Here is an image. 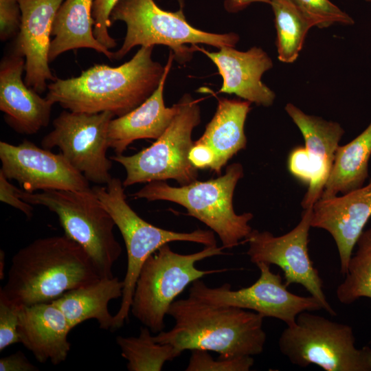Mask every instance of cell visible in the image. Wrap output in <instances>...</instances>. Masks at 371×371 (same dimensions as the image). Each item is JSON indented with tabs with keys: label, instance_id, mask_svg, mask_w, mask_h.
<instances>
[{
	"label": "cell",
	"instance_id": "cell-1",
	"mask_svg": "<svg viewBox=\"0 0 371 371\" xmlns=\"http://www.w3.org/2000/svg\"><path fill=\"white\" fill-rule=\"evenodd\" d=\"M154 47H141L118 67L95 64L78 76L56 78L48 84L45 98L73 112L109 111L122 116L144 102L159 86L165 66L152 58Z\"/></svg>",
	"mask_w": 371,
	"mask_h": 371
},
{
	"label": "cell",
	"instance_id": "cell-2",
	"mask_svg": "<svg viewBox=\"0 0 371 371\" xmlns=\"http://www.w3.org/2000/svg\"><path fill=\"white\" fill-rule=\"evenodd\" d=\"M101 278L91 258L66 235L34 240L12 257L3 296L19 306L53 301Z\"/></svg>",
	"mask_w": 371,
	"mask_h": 371
},
{
	"label": "cell",
	"instance_id": "cell-3",
	"mask_svg": "<svg viewBox=\"0 0 371 371\" xmlns=\"http://www.w3.org/2000/svg\"><path fill=\"white\" fill-rule=\"evenodd\" d=\"M168 315L172 328L154 336L181 355L186 350L212 351L225 357L253 356L263 352L266 333L264 317L256 312L209 304L195 297L175 300Z\"/></svg>",
	"mask_w": 371,
	"mask_h": 371
},
{
	"label": "cell",
	"instance_id": "cell-4",
	"mask_svg": "<svg viewBox=\"0 0 371 371\" xmlns=\"http://www.w3.org/2000/svg\"><path fill=\"white\" fill-rule=\"evenodd\" d=\"M111 23L121 21L126 33L120 48L114 52V60H120L136 46L166 45L171 49L179 63L189 61L196 44L221 48L234 47L239 41L234 32L216 34L199 30L190 24L184 15L183 4L176 12L159 8L154 0H120L113 9Z\"/></svg>",
	"mask_w": 371,
	"mask_h": 371
},
{
	"label": "cell",
	"instance_id": "cell-5",
	"mask_svg": "<svg viewBox=\"0 0 371 371\" xmlns=\"http://www.w3.org/2000/svg\"><path fill=\"white\" fill-rule=\"evenodd\" d=\"M244 175L240 163L229 165L225 175L204 181L197 179L191 183L172 187L164 181L147 184L132 196L148 201H168L184 207L188 214L203 222L218 234L224 248L237 246L252 232L249 222L251 212L237 214L232 199L238 181Z\"/></svg>",
	"mask_w": 371,
	"mask_h": 371
},
{
	"label": "cell",
	"instance_id": "cell-6",
	"mask_svg": "<svg viewBox=\"0 0 371 371\" xmlns=\"http://www.w3.org/2000/svg\"><path fill=\"white\" fill-rule=\"evenodd\" d=\"M91 188L118 227L127 252L122 302L113 317L112 330H114L122 326L128 317L139 273L152 254L164 245L174 241L193 242L204 246L216 245V241L212 230L198 229L192 232H177L148 223L128 204L124 187L118 178L112 177L105 186L98 185Z\"/></svg>",
	"mask_w": 371,
	"mask_h": 371
},
{
	"label": "cell",
	"instance_id": "cell-7",
	"mask_svg": "<svg viewBox=\"0 0 371 371\" xmlns=\"http://www.w3.org/2000/svg\"><path fill=\"white\" fill-rule=\"evenodd\" d=\"M21 198L47 207L58 216L65 235L88 254L101 278H113V267L122 254L113 229L115 224L92 188L83 191L62 190L28 192L19 188Z\"/></svg>",
	"mask_w": 371,
	"mask_h": 371
},
{
	"label": "cell",
	"instance_id": "cell-8",
	"mask_svg": "<svg viewBox=\"0 0 371 371\" xmlns=\"http://www.w3.org/2000/svg\"><path fill=\"white\" fill-rule=\"evenodd\" d=\"M224 247L205 246L200 251L180 254L165 244L152 254L143 264L133 295L131 311L151 333L164 330L165 316L184 289L206 275L224 269L201 270L197 262L222 255Z\"/></svg>",
	"mask_w": 371,
	"mask_h": 371
},
{
	"label": "cell",
	"instance_id": "cell-9",
	"mask_svg": "<svg viewBox=\"0 0 371 371\" xmlns=\"http://www.w3.org/2000/svg\"><path fill=\"white\" fill-rule=\"evenodd\" d=\"M310 312L300 313L279 337V349L291 363L315 364L326 371H371V348L355 346L350 326Z\"/></svg>",
	"mask_w": 371,
	"mask_h": 371
},
{
	"label": "cell",
	"instance_id": "cell-10",
	"mask_svg": "<svg viewBox=\"0 0 371 371\" xmlns=\"http://www.w3.org/2000/svg\"><path fill=\"white\" fill-rule=\"evenodd\" d=\"M179 109L164 133L150 146L130 156L116 155L110 159L121 164L126 176L124 188L139 183L176 180L181 186L196 180L198 172L189 160L194 144L193 129L201 122L198 101L185 94Z\"/></svg>",
	"mask_w": 371,
	"mask_h": 371
},
{
	"label": "cell",
	"instance_id": "cell-11",
	"mask_svg": "<svg viewBox=\"0 0 371 371\" xmlns=\"http://www.w3.org/2000/svg\"><path fill=\"white\" fill-rule=\"evenodd\" d=\"M114 117L109 111L87 113L65 110L54 120V128L42 139L41 146L49 150L58 147L89 181L106 185L112 179V160L107 157L108 128Z\"/></svg>",
	"mask_w": 371,
	"mask_h": 371
},
{
	"label": "cell",
	"instance_id": "cell-12",
	"mask_svg": "<svg viewBox=\"0 0 371 371\" xmlns=\"http://www.w3.org/2000/svg\"><path fill=\"white\" fill-rule=\"evenodd\" d=\"M256 265L260 277L247 287L232 290L225 283L211 288L199 279L192 283L189 295L214 305L252 310L264 317L282 320L286 326L293 325L302 312L323 309L314 297L300 296L288 291L281 276L273 273L269 265L260 262Z\"/></svg>",
	"mask_w": 371,
	"mask_h": 371
},
{
	"label": "cell",
	"instance_id": "cell-13",
	"mask_svg": "<svg viewBox=\"0 0 371 371\" xmlns=\"http://www.w3.org/2000/svg\"><path fill=\"white\" fill-rule=\"evenodd\" d=\"M312 207L304 209L301 220L291 231L276 236L268 231L253 229L245 241L250 261L278 266L284 273V284H300L316 298L331 315L336 313L328 302L323 281L308 254V235L311 227Z\"/></svg>",
	"mask_w": 371,
	"mask_h": 371
},
{
	"label": "cell",
	"instance_id": "cell-14",
	"mask_svg": "<svg viewBox=\"0 0 371 371\" xmlns=\"http://www.w3.org/2000/svg\"><path fill=\"white\" fill-rule=\"evenodd\" d=\"M1 171L28 192L62 190L83 191L91 188L89 181L60 153L39 147L27 139L13 145L0 142Z\"/></svg>",
	"mask_w": 371,
	"mask_h": 371
},
{
	"label": "cell",
	"instance_id": "cell-15",
	"mask_svg": "<svg viewBox=\"0 0 371 371\" xmlns=\"http://www.w3.org/2000/svg\"><path fill=\"white\" fill-rule=\"evenodd\" d=\"M65 0H19L21 20L12 52L25 59V84L38 93L56 80L49 66L52 23Z\"/></svg>",
	"mask_w": 371,
	"mask_h": 371
},
{
	"label": "cell",
	"instance_id": "cell-16",
	"mask_svg": "<svg viewBox=\"0 0 371 371\" xmlns=\"http://www.w3.org/2000/svg\"><path fill=\"white\" fill-rule=\"evenodd\" d=\"M371 217V180L356 190L328 199H319L312 207L311 225L327 231L338 250L340 271H348L352 251Z\"/></svg>",
	"mask_w": 371,
	"mask_h": 371
},
{
	"label": "cell",
	"instance_id": "cell-17",
	"mask_svg": "<svg viewBox=\"0 0 371 371\" xmlns=\"http://www.w3.org/2000/svg\"><path fill=\"white\" fill-rule=\"evenodd\" d=\"M24 70V58L12 51L1 59L0 110L12 129L32 135L47 126L54 104L25 84L22 78Z\"/></svg>",
	"mask_w": 371,
	"mask_h": 371
},
{
	"label": "cell",
	"instance_id": "cell-18",
	"mask_svg": "<svg viewBox=\"0 0 371 371\" xmlns=\"http://www.w3.org/2000/svg\"><path fill=\"white\" fill-rule=\"evenodd\" d=\"M196 49L216 66L223 78L218 93L235 94L265 107L273 104L276 93L262 81V75L273 67V62L262 48L253 47L242 52L234 47H223L218 52H209L196 45Z\"/></svg>",
	"mask_w": 371,
	"mask_h": 371
},
{
	"label": "cell",
	"instance_id": "cell-19",
	"mask_svg": "<svg viewBox=\"0 0 371 371\" xmlns=\"http://www.w3.org/2000/svg\"><path fill=\"white\" fill-rule=\"evenodd\" d=\"M72 329L62 311L52 302L21 307L18 333L20 342L40 363L64 362L70 351L68 335Z\"/></svg>",
	"mask_w": 371,
	"mask_h": 371
},
{
	"label": "cell",
	"instance_id": "cell-20",
	"mask_svg": "<svg viewBox=\"0 0 371 371\" xmlns=\"http://www.w3.org/2000/svg\"><path fill=\"white\" fill-rule=\"evenodd\" d=\"M284 109L303 135L313 168V179L301 203L307 209L321 198L345 131L338 122L306 114L292 103H287Z\"/></svg>",
	"mask_w": 371,
	"mask_h": 371
},
{
	"label": "cell",
	"instance_id": "cell-21",
	"mask_svg": "<svg viewBox=\"0 0 371 371\" xmlns=\"http://www.w3.org/2000/svg\"><path fill=\"white\" fill-rule=\"evenodd\" d=\"M173 60V53L170 51L163 77L150 96L130 112L111 120L108 143L116 155H122L135 140L159 138L177 113L179 102L166 107L164 100L165 82Z\"/></svg>",
	"mask_w": 371,
	"mask_h": 371
},
{
	"label": "cell",
	"instance_id": "cell-22",
	"mask_svg": "<svg viewBox=\"0 0 371 371\" xmlns=\"http://www.w3.org/2000/svg\"><path fill=\"white\" fill-rule=\"evenodd\" d=\"M94 0H65L59 7L52 28L49 60L72 49L89 48L114 60V52L95 37L92 15Z\"/></svg>",
	"mask_w": 371,
	"mask_h": 371
},
{
	"label": "cell",
	"instance_id": "cell-23",
	"mask_svg": "<svg viewBox=\"0 0 371 371\" xmlns=\"http://www.w3.org/2000/svg\"><path fill=\"white\" fill-rule=\"evenodd\" d=\"M216 98V112L197 141L213 150L215 160L210 169L220 175L227 161L246 148L245 124L251 103L245 100Z\"/></svg>",
	"mask_w": 371,
	"mask_h": 371
},
{
	"label": "cell",
	"instance_id": "cell-24",
	"mask_svg": "<svg viewBox=\"0 0 371 371\" xmlns=\"http://www.w3.org/2000/svg\"><path fill=\"white\" fill-rule=\"evenodd\" d=\"M123 281L116 277L100 278L91 284L70 290L52 302L62 311L72 328L88 319L98 321L101 329H112L111 300L122 296Z\"/></svg>",
	"mask_w": 371,
	"mask_h": 371
},
{
	"label": "cell",
	"instance_id": "cell-25",
	"mask_svg": "<svg viewBox=\"0 0 371 371\" xmlns=\"http://www.w3.org/2000/svg\"><path fill=\"white\" fill-rule=\"evenodd\" d=\"M371 156V122L349 143L339 146L320 199L336 196L363 186Z\"/></svg>",
	"mask_w": 371,
	"mask_h": 371
},
{
	"label": "cell",
	"instance_id": "cell-26",
	"mask_svg": "<svg viewBox=\"0 0 371 371\" xmlns=\"http://www.w3.org/2000/svg\"><path fill=\"white\" fill-rule=\"evenodd\" d=\"M269 4L274 14L278 58L284 63H293L313 25L292 0H271Z\"/></svg>",
	"mask_w": 371,
	"mask_h": 371
},
{
	"label": "cell",
	"instance_id": "cell-27",
	"mask_svg": "<svg viewBox=\"0 0 371 371\" xmlns=\"http://www.w3.org/2000/svg\"><path fill=\"white\" fill-rule=\"evenodd\" d=\"M150 332L145 326L141 328L137 337H117L116 342L129 371H160L166 361L180 355L172 346L157 342Z\"/></svg>",
	"mask_w": 371,
	"mask_h": 371
},
{
	"label": "cell",
	"instance_id": "cell-28",
	"mask_svg": "<svg viewBox=\"0 0 371 371\" xmlns=\"http://www.w3.org/2000/svg\"><path fill=\"white\" fill-rule=\"evenodd\" d=\"M352 256L344 280L337 286L336 295L344 304H350L360 297L371 299V228L363 230Z\"/></svg>",
	"mask_w": 371,
	"mask_h": 371
},
{
	"label": "cell",
	"instance_id": "cell-29",
	"mask_svg": "<svg viewBox=\"0 0 371 371\" xmlns=\"http://www.w3.org/2000/svg\"><path fill=\"white\" fill-rule=\"evenodd\" d=\"M313 27H328L335 24L352 25L355 21L330 0H292Z\"/></svg>",
	"mask_w": 371,
	"mask_h": 371
},
{
	"label": "cell",
	"instance_id": "cell-30",
	"mask_svg": "<svg viewBox=\"0 0 371 371\" xmlns=\"http://www.w3.org/2000/svg\"><path fill=\"white\" fill-rule=\"evenodd\" d=\"M254 363L251 356L225 357L214 360L208 351L192 350L186 371H248Z\"/></svg>",
	"mask_w": 371,
	"mask_h": 371
},
{
	"label": "cell",
	"instance_id": "cell-31",
	"mask_svg": "<svg viewBox=\"0 0 371 371\" xmlns=\"http://www.w3.org/2000/svg\"><path fill=\"white\" fill-rule=\"evenodd\" d=\"M21 306L0 295V351L20 342L18 333L19 312Z\"/></svg>",
	"mask_w": 371,
	"mask_h": 371
},
{
	"label": "cell",
	"instance_id": "cell-32",
	"mask_svg": "<svg viewBox=\"0 0 371 371\" xmlns=\"http://www.w3.org/2000/svg\"><path fill=\"white\" fill-rule=\"evenodd\" d=\"M120 0H94L92 15L95 21L93 34L97 40L106 47L114 48L116 41L111 36L109 28L111 25V13Z\"/></svg>",
	"mask_w": 371,
	"mask_h": 371
},
{
	"label": "cell",
	"instance_id": "cell-33",
	"mask_svg": "<svg viewBox=\"0 0 371 371\" xmlns=\"http://www.w3.org/2000/svg\"><path fill=\"white\" fill-rule=\"evenodd\" d=\"M21 11L19 0H0V39L16 37L19 31Z\"/></svg>",
	"mask_w": 371,
	"mask_h": 371
},
{
	"label": "cell",
	"instance_id": "cell-34",
	"mask_svg": "<svg viewBox=\"0 0 371 371\" xmlns=\"http://www.w3.org/2000/svg\"><path fill=\"white\" fill-rule=\"evenodd\" d=\"M288 168L295 178L307 184L311 183L313 171L305 146L295 147L289 153Z\"/></svg>",
	"mask_w": 371,
	"mask_h": 371
},
{
	"label": "cell",
	"instance_id": "cell-35",
	"mask_svg": "<svg viewBox=\"0 0 371 371\" xmlns=\"http://www.w3.org/2000/svg\"><path fill=\"white\" fill-rule=\"evenodd\" d=\"M0 201L20 210L29 219L33 216L32 205L21 198L19 188L12 184L1 171H0Z\"/></svg>",
	"mask_w": 371,
	"mask_h": 371
},
{
	"label": "cell",
	"instance_id": "cell-36",
	"mask_svg": "<svg viewBox=\"0 0 371 371\" xmlns=\"http://www.w3.org/2000/svg\"><path fill=\"white\" fill-rule=\"evenodd\" d=\"M188 158L196 169L211 168L215 160V154L208 145L196 140L189 152Z\"/></svg>",
	"mask_w": 371,
	"mask_h": 371
},
{
	"label": "cell",
	"instance_id": "cell-37",
	"mask_svg": "<svg viewBox=\"0 0 371 371\" xmlns=\"http://www.w3.org/2000/svg\"><path fill=\"white\" fill-rule=\"evenodd\" d=\"M1 371H37L21 351H17L0 359Z\"/></svg>",
	"mask_w": 371,
	"mask_h": 371
},
{
	"label": "cell",
	"instance_id": "cell-38",
	"mask_svg": "<svg viewBox=\"0 0 371 371\" xmlns=\"http://www.w3.org/2000/svg\"><path fill=\"white\" fill-rule=\"evenodd\" d=\"M271 0H225L224 2L225 9L230 13H236L248 7L250 4L256 2L269 3Z\"/></svg>",
	"mask_w": 371,
	"mask_h": 371
},
{
	"label": "cell",
	"instance_id": "cell-39",
	"mask_svg": "<svg viewBox=\"0 0 371 371\" xmlns=\"http://www.w3.org/2000/svg\"><path fill=\"white\" fill-rule=\"evenodd\" d=\"M5 253L1 250L0 252V278L1 280L4 278V267H5Z\"/></svg>",
	"mask_w": 371,
	"mask_h": 371
},
{
	"label": "cell",
	"instance_id": "cell-40",
	"mask_svg": "<svg viewBox=\"0 0 371 371\" xmlns=\"http://www.w3.org/2000/svg\"><path fill=\"white\" fill-rule=\"evenodd\" d=\"M364 1H366L367 2H371V0H364Z\"/></svg>",
	"mask_w": 371,
	"mask_h": 371
}]
</instances>
